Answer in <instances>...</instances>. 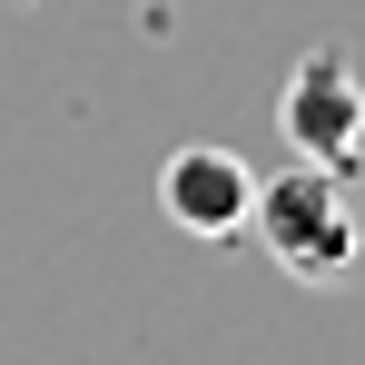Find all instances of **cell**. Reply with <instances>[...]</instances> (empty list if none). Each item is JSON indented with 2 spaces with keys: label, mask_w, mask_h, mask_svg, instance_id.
Returning <instances> with one entry per match:
<instances>
[{
  "label": "cell",
  "mask_w": 365,
  "mask_h": 365,
  "mask_svg": "<svg viewBox=\"0 0 365 365\" xmlns=\"http://www.w3.org/2000/svg\"><path fill=\"white\" fill-rule=\"evenodd\" d=\"M158 207H168V227H187V237H207V247H227V237H247L257 168H247L237 148H178V158L158 168Z\"/></svg>",
  "instance_id": "cell-3"
},
{
  "label": "cell",
  "mask_w": 365,
  "mask_h": 365,
  "mask_svg": "<svg viewBox=\"0 0 365 365\" xmlns=\"http://www.w3.org/2000/svg\"><path fill=\"white\" fill-rule=\"evenodd\" d=\"M277 128H287L297 158L356 178V158H365V79H356V60H336V50L297 60L287 69V99H277Z\"/></svg>",
  "instance_id": "cell-2"
},
{
  "label": "cell",
  "mask_w": 365,
  "mask_h": 365,
  "mask_svg": "<svg viewBox=\"0 0 365 365\" xmlns=\"http://www.w3.org/2000/svg\"><path fill=\"white\" fill-rule=\"evenodd\" d=\"M247 227L267 237V257H277L297 287H346V277H356V257H365L356 197H346L336 168H316V158H287L277 178H257Z\"/></svg>",
  "instance_id": "cell-1"
}]
</instances>
